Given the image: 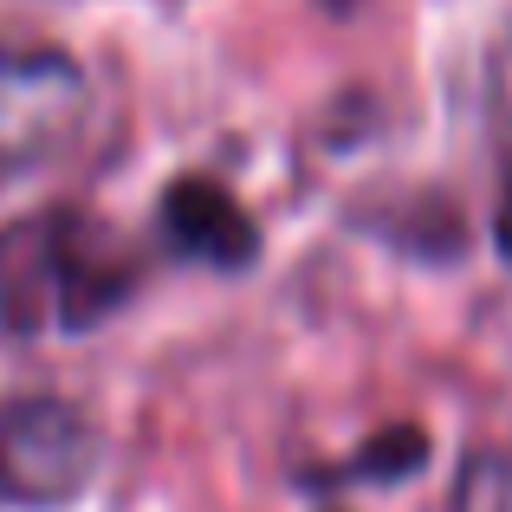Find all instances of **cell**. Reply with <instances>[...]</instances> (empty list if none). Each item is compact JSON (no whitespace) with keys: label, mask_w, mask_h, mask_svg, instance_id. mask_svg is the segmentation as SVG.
I'll return each mask as SVG.
<instances>
[{"label":"cell","mask_w":512,"mask_h":512,"mask_svg":"<svg viewBox=\"0 0 512 512\" xmlns=\"http://www.w3.org/2000/svg\"><path fill=\"white\" fill-rule=\"evenodd\" d=\"M422 467H428V435L415 422H389L357 454H344L331 467H305L299 480L305 487H396V480L422 474Z\"/></svg>","instance_id":"5"},{"label":"cell","mask_w":512,"mask_h":512,"mask_svg":"<svg viewBox=\"0 0 512 512\" xmlns=\"http://www.w3.org/2000/svg\"><path fill=\"white\" fill-rule=\"evenodd\" d=\"M137 279V253L78 208H46L0 227V325L13 338L104 325L137 292Z\"/></svg>","instance_id":"1"},{"label":"cell","mask_w":512,"mask_h":512,"mask_svg":"<svg viewBox=\"0 0 512 512\" xmlns=\"http://www.w3.org/2000/svg\"><path fill=\"white\" fill-rule=\"evenodd\" d=\"M163 240L182 260H201L214 273H247L260 260V227L253 214L234 201V188H221L214 175H175L163 188Z\"/></svg>","instance_id":"4"},{"label":"cell","mask_w":512,"mask_h":512,"mask_svg":"<svg viewBox=\"0 0 512 512\" xmlns=\"http://www.w3.org/2000/svg\"><path fill=\"white\" fill-rule=\"evenodd\" d=\"M325 7H331V13H350V7H357V0H325Z\"/></svg>","instance_id":"8"},{"label":"cell","mask_w":512,"mask_h":512,"mask_svg":"<svg viewBox=\"0 0 512 512\" xmlns=\"http://www.w3.org/2000/svg\"><path fill=\"white\" fill-rule=\"evenodd\" d=\"M104 435L72 396L26 389L0 402V506L59 512L98 480Z\"/></svg>","instance_id":"2"},{"label":"cell","mask_w":512,"mask_h":512,"mask_svg":"<svg viewBox=\"0 0 512 512\" xmlns=\"http://www.w3.org/2000/svg\"><path fill=\"white\" fill-rule=\"evenodd\" d=\"M91 117V78L59 46H0V182L33 175Z\"/></svg>","instance_id":"3"},{"label":"cell","mask_w":512,"mask_h":512,"mask_svg":"<svg viewBox=\"0 0 512 512\" xmlns=\"http://www.w3.org/2000/svg\"><path fill=\"white\" fill-rule=\"evenodd\" d=\"M493 247H500V260L512 266V169L500 182V201H493Z\"/></svg>","instance_id":"7"},{"label":"cell","mask_w":512,"mask_h":512,"mask_svg":"<svg viewBox=\"0 0 512 512\" xmlns=\"http://www.w3.org/2000/svg\"><path fill=\"white\" fill-rule=\"evenodd\" d=\"M448 512H512V448H474L454 474Z\"/></svg>","instance_id":"6"}]
</instances>
